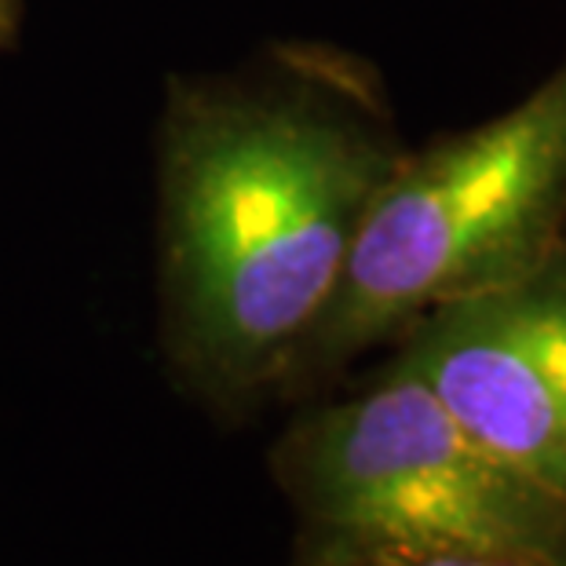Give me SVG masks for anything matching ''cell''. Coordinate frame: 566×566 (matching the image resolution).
<instances>
[{"mask_svg":"<svg viewBox=\"0 0 566 566\" xmlns=\"http://www.w3.org/2000/svg\"><path fill=\"white\" fill-rule=\"evenodd\" d=\"M271 472L300 530L566 566V501L486 450L402 363L282 431Z\"/></svg>","mask_w":566,"mask_h":566,"instance_id":"obj_3","label":"cell"},{"mask_svg":"<svg viewBox=\"0 0 566 566\" xmlns=\"http://www.w3.org/2000/svg\"><path fill=\"white\" fill-rule=\"evenodd\" d=\"M406 150L380 74L333 44L168 88L161 329L179 384L223 413L279 399Z\"/></svg>","mask_w":566,"mask_h":566,"instance_id":"obj_1","label":"cell"},{"mask_svg":"<svg viewBox=\"0 0 566 566\" xmlns=\"http://www.w3.org/2000/svg\"><path fill=\"white\" fill-rule=\"evenodd\" d=\"M293 566H552V563L493 556V552L406 545V541L300 530L296 548H293Z\"/></svg>","mask_w":566,"mask_h":566,"instance_id":"obj_5","label":"cell"},{"mask_svg":"<svg viewBox=\"0 0 566 566\" xmlns=\"http://www.w3.org/2000/svg\"><path fill=\"white\" fill-rule=\"evenodd\" d=\"M563 238L566 59L512 111L406 150L279 399H315L420 315L520 279Z\"/></svg>","mask_w":566,"mask_h":566,"instance_id":"obj_2","label":"cell"},{"mask_svg":"<svg viewBox=\"0 0 566 566\" xmlns=\"http://www.w3.org/2000/svg\"><path fill=\"white\" fill-rule=\"evenodd\" d=\"M22 22V0H0V52L15 41Z\"/></svg>","mask_w":566,"mask_h":566,"instance_id":"obj_6","label":"cell"},{"mask_svg":"<svg viewBox=\"0 0 566 566\" xmlns=\"http://www.w3.org/2000/svg\"><path fill=\"white\" fill-rule=\"evenodd\" d=\"M391 358L486 450L566 501V238L520 279L420 315Z\"/></svg>","mask_w":566,"mask_h":566,"instance_id":"obj_4","label":"cell"}]
</instances>
